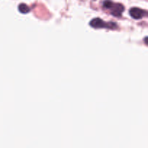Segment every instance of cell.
Returning <instances> with one entry per match:
<instances>
[{
	"label": "cell",
	"instance_id": "cell-1",
	"mask_svg": "<svg viewBox=\"0 0 148 148\" xmlns=\"http://www.w3.org/2000/svg\"><path fill=\"white\" fill-rule=\"evenodd\" d=\"M103 7L106 9L110 10L111 14L116 17H120L124 10V7L122 4L114 3L111 0H105L103 1Z\"/></svg>",
	"mask_w": 148,
	"mask_h": 148
},
{
	"label": "cell",
	"instance_id": "cell-2",
	"mask_svg": "<svg viewBox=\"0 0 148 148\" xmlns=\"http://www.w3.org/2000/svg\"><path fill=\"white\" fill-rule=\"evenodd\" d=\"M130 14L132 18L139 20V19L143 18L144 16L147 14V12L145 10L138 7H132L130 10Z\"/></svg>",
	"mask_w": 148,
	"mask_h": 148
},
{
	"label": "cell",
	"instance_id": "cell-3",
	"mask_svg": "<svg viewBox=\"0 0 148 148\" xmlns=\"http://www.w3.org/2000/svg\"><path fill=\"white\" fill-rule=\"evenodd\" d=\"M110 24H107L100 18L93 19L90 23V25L94 28H112L111 26H109Z\"/></svg>",
	"mask_w": 148,
	"mask_h": 148
},
{
	"label": "cell",
	"instance_id": "cell-4",
	"mask_svg": "<svg viewBox=\"0 0 148 148\" xmlns=\"http://www.w3.org/2000/svg\"><path fill=\"white\" fill-rule=\"evenodd\" d=\"M18 10L23 14H26V13H28L30 11V9L27 4H20L18 6Z\"/></svg>",
	"mask_w": 148,
	"mask_h": 148
}]
</instances>
